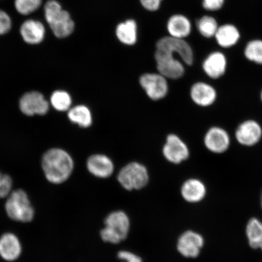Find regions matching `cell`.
<instances>
[{"label": "cell", "instance_id": "f1b7e54d", "mask_svg": "<svg viewBox=\"0 0 262 262\" xmlns=\"http://www.w3.org/2000/svg\"><path fill=\"white\" fill-rule=\"evenodd\" d=\"M12 23L11 16L7 12L0 10V35L7 34L12 28Z\"/></svg>", "mask_w": 262, "mask_h": 262}, {"label": "cell", "instance_id": "8992f818", "mask_svg": "<svg viewBox=\"0 0 262 262\" xmlns=\"http://www.w3.org/2000/svg\"><path fill=\"white\" fill-rule=\"evenodd\" d=\"M117 179L124 189L132 191L145 187L149 181V173L145 166L132 162L120 170Z\"/></svg>", "mask_w": 262, "mask_h": 262}, {"label": "cell", "instance_id": "4fadbf2b", "mask_svg": "<svg viewBox=\"0 0 262 262\" xmlns=\"http://www.w3.org/2000/svg\"><path fill=\"white\" fill-rule=\"evenodd\" d=\"M20 35L26 43L38 45L44 40L46 28L41 22L29 19L23 23L19 29Z\"/></svg>", "mask_w": 262, "mask_h": 262}, {"label": "cell", "instance_id": "f546056e", "mask_svg": "<svg viewBox=\"0 0 262 262\" xmlns=\"http://www.w3.org/2000/svg\"><path fill=\"white\" fill-rule=\"evenodd\" d=\"M224 4V0H204L203 6L208 11H217L222 8Z\"/></svg>", "mask_w": 262, "mask_h": 262}, {"label": "cell", "instance_id": "ac0fdd59", "mask_svg": "<svg viewBox=\"0 0 262 262\" xmlns=\"http://www.w3.org/2000/svg\"><path fill=\"white\" fill-rule=\"evenodd\" d=\"M168 31L170 37L183 39L188 36L191 32V25L189 19L182 15H176L169 19Z\"/></svg>", "mask_w": 262, "mask_h": 262}, {"label": "cell", "instance_id": "1f68e13d", "mask_svg": "<svg viewBox=\"0 0 262 262\" xmlns=\"http://www.w3.org/2000/svg\"><path fill=\"white\" fill-rule=\"evenodd\" d=\"M162 0H140L143 7L150 11L159 9Z\"/></svg>", "mask_w": 262, "mask_h": 262}, {"label": "cell", "instance_id": "4316f807", "mask_svg": "<svg viewBox=\"0 0 262 262\" xmlns=\"http://www.w3.org/2000/svg\"><path fill=\"white\" fill-rule=\"evenodd\" d=\"M245 55L249 60L262 64V41L257 40L248 42Z\"/></svg>", "mask_w": 262, "mask_h": 262}, {"label": "cell", "instance_id": "4dcf8cb0", "mask_svg": "<svg viewBox=\"0 0 262 262\" xmlns=\"http://www.w3.org/2000/svg\"><path fill=\"white\" fill-rule=\"evenodd\" d=\"M118 257L124 262H142L141 258L130 252L126 251H120L118 253Z\"/></svg>", "mask_w": 262, "mask_h": 262}, {"label": "cell", "instance_id": "ba28073f", "mask_svg": "<svg viewBox=\"0 0 262 262\" xmlns=\"http://www.w3.org/2000/svg\"><path fill=\"white\" fill-rule=\"evenodd\" d=\"M140 84L147 96L155 101L160 100L168 93L166 78L160 74H145L140 78Z\"/></svg>", "mask_w": 262, "mask_h": 262}, {"label": "cell", "instance_id": "5b68a950", "mask_svg": "<svg viewBox=\"0 0 262 262\" xmlns=\"http://www.w3.org/2000/svg\"><path fill=\"white\" fill-rule=\"evenodd\" d=\"M6 210L13 220L29 222L34 217V211L27 194L22 189L12 192L6 204Z\"/></svg>", "mask_w": 262, "mask_h": 262}, {"label": "cell", "instance_id": "7c38bea8", "mask_svg": "<svg viewBox=\"0 0 262 262\" xmlns=\"http://www.w3.org/2000/svg\"><path fill=\"white\" fill-rule=\"evenodd\" d=\"M205 145L210 151L220 154L226 151L230 143V139L226 130L218 127H213L206 133Z\"/></svg>", "mask_w": 262, "mask_h": 262}, {"label": "cell", "instance_id": "603a6c76", "mask_svg": "<svg viewBox=\"0 0 262 262\" xmlns=\"http://www.w3.org/2000/svg\"><path fill=\"white\" fill-rule=\"evenodd\" d=\"M249 243L253 248L262 250V224L256 219H252L247 228Z\"/></svg>", "mask_w": 262, "mask_h": 262}, {"label": "cell", "instance_id": "9a60e30c", "mask_svg": "<svg viewBox=\"0 0 262 262\" xmlns=\"http://www.w3.org/2000/svg\"><path fill=\"white\" fill-rule=\"evenodd\" d=\"M190 94L195 103L204 107L211 105L217 97L214 88L203 82H198L193 85Z\"/></svg>", "mask_w": 262, "mask_h": 262}, {"label": "cell", "instance_id": "52a82bcc", "mask_svg": "<svg viewBox=\"0 0 262 262\" xmlns=\"http://www.w3.org/2000/svg\"><path fill=\"white\" fill-rule=\"evenodd\" d=\"M19 107L21 113L27 116H44L48 113L49 103L40 92L31 91L22 96Z\"/></svg>", "mask_w": 262, "mask_h": 262}, {"label": "cell", "instance_id": "7402d4cb", "mask_svg": "<svg viewBox=\"0 0 262 262\" xmlns=\"http://www.w3.org/2000/svg\"><path fill=\"white\" fill-rule=\"evenodd\" d=\"M116 34L123 43L133 45L137 41V25L135 21L129 19L117 26Z\"/></svg>", "mask_w": 262, "mask_h": 262}, {"label": "cell", "instance_id": "8fae6325", "mask_svg": "<svg viewBox=\"0 0 262 262\" xmlns=\"http://www.w3.org/2000/svg\"><path fill=\"white\" fill-rule=\"evenodd\" d=\"M204 245L201 235L192 231L183 234L179 239L178 249L180 253L186 257H196Z\"/></svg>", "mask_w": 262, "mask_h": 262}, {"label": "cell", "instance_id": "6da1fadb", "mask_svg": "<svg viewBox=\"0 0 262 262\" xmlns=\"http://www.w3.org/2000/svg\"><path fill=\"white\" fill-rule=\"evenodd\" d=\"M156 48L157 70L166 78L179 79L185 73L183 65L177 60L174 54H178L186 64L191 65L193 63L192 49L183 39L164 37L157 42Z\"/></svg>", "mask_w": 262, "mask_h": 262}, {"label": "cell", "instance_id": "83f0119b", "mask_svg": "<svg viewBox=\"0 0 262 262\" xmlns=\"http://www.w3.org/2000/svg\"><path fill=\"white\" fill-rule=\"evenodd\" d=\"M12 180L9 175L0 172V198L7 196L11 191Z\"/></svg>", "mask_w": 262, "mask_h": 262}, {"label": "cell", "instance_id": "484cf974", "mask_svg": "<svg viewBox=\"0 0 262 262\" xmlns=\"http://www.w3.org/2000/svg\"><path fill=\"white\" fill-rule=\"evenodd\" d=\"M42 0H15L16 11L22 15L32 14L41 7Z\"/></svg>", "mask_w": 262, "mask_h": 262}, {"label": "cell", "instance_id": "3957f363", "mask_svg": "<svg viewBox=\"0 0 262 262\" xmlns=\"http://www.w3.org/2000/svg\"><path fill=\"white\" fill-rule=\"evenodd\" d=\"M46 21L52 33L59 38L68 37L74 30V23L67 11L56 0H49L44 8Z\"/></svg>", "mask_w": 262, "mask_h": 262}, {"label": "cell", "instance_id": "ffe728a7", "mask_svg": "<svg viewBox=\"0 0 262 262\" xmlns=\"http://www.w3.org/2000/svg\"><path fill=\"white\" fill-rule=\"evenodd\" d=\"M215 37L221 47L230 48L237 43L240 38V33L234 26L225 25L218 28Z\"/></svg>", "mask_w": 262, "mask_h": 262}, {"label": "cell", "instance_id": "e0dca14e", "mask_svg": "<svg viewBox=\"0 0 262 262\" xmlns=\"http://www.w3.org/2000/svg\"><path fill=\"white\" fill-rule=\"evenodd\" d=\"M21 247L17 237L12 234H6L0 238V255L4 259L12 261L20 255Z\"/></svg>", "mask_w": 262, "mask_h": 262}, {"label": "cell", "instance_id": "d4e9b609", "mask_svg": "<svg viewBox=\"0 0 262 262\" xmlns=\"http://www.w3.org/2000/svg\"><path fill=\"white\" fill-rule=\"evenodd\" d=\"M198 28L201 34L206 38L215 36L218 29V25L215 19L212 16H205L199 19Z\"/></svg>", "mask_w": 262, "mask_h": 262}, {"label": "cell", "instance_id": "5bb4252c", "mask_svg": "<svg viewBox=\"0 0 262 262\" xmlns=\"http://www.w3.org/2000/svg\"><path fill=\"white\" fill-rule=\"evenodd\" d=\"M88 171L98 178L106 179L113 174L114 163L109 157L103 155H94L87 160Z\"/></svg>", "mask_w": 262, "mask_h": 262}, {"label": "cell", "instance_id": "277c9868", "mask_svg": "<svg viewBox=\"0 0 262 262\" xmlns=\"http://www.w3.org/2000/svg\"><path fill=\"white\" fill-rule=\"evenodd\" d=\"M105 227L101 231L102 240L117 244L126 239L128 234L130 222L125 213L116 211L107 216L104 221Z\"/></svg>", "mask_w": 262, "mask_h": 262}, {"label": "cell", "instance_id": "30bf717a", "mask_svg": "<svg viewBox=\"0 0 262 262\" xmlns=\"http://www.w3.org/2000/svg\"><path fill=\"white\" fill-rule=\"evenodd\" d=\"M262 130L258 123L248 120L242 123L235 132V137L239 143L245 146H253L259 142Z\"/></svg>", "mask_w": 262, "mask_h": 262}, {"label": "cell", "instance_id": "7a4b0ae2", "mask_svg": "<svg viewBox=\"0 0 262 262\" xmlns=\"http://www.w3.org/2000/svg\"><path fill=\"white\" fill-rule=\"evenodd\" d=\"M45 178L54 184H60L70 178L74 168L73 158L65 150L53 147L45 152L41 159Z\"/></svg>", "mask_w": 262, "mask_h": 262}, {"label": "cell", "instance_id": "d6a6232c", "mask_svg": "<svg viewBox=\"0 0 262 262\" xmlns=\"http://www.w3.org/2000/svg\"><path fill=\"white\" fill-rule=\"evenodd\" d=\"M261 99L262 100V91H261Z\"/></svg>", "mask_w": 262, "mask_h": 262}, {"label": "cell", "instance_id": "d6986e66", "mask_svg": "<svg viewBox=\"0 0 262 262\" xmlns=\"http://www.w3.org/2000/svg\"><path fill=\"white\" fill-rule=\"evenodd\" d=\"M183 198L186 201L195 203L201 201L206 194L205 186L198 179H189L184 183L181 189Z\"/></svg>", "mask_w": 262, "mask_h": 262}, {"label": "cell", "instance_id": "836d02e7", "mask_svg": "<svg viewBox=\"0 0 262 262\" xmlns=\"http://www.w3.org/2000/svg\"><path fill=\"white\" fill-rule=\"evenodd\" d=\"M261 206H262V195H261Z\"/></svg>", "mask_w": 262, "mask_h": 262}, {"label": "cell", "instance_id": "2e32d148", "mask_svg": "<svg viewBox=\"0 0 262 262\" xmlns=\"http://www.w3.org/2000/svg\"><path fill=\"white\" fill-rule=\"evenodd\" d=\"M205 73L212 78H219L225 73L227 69V59L220 52H212L203 64Z\"/></svg>", "mask_w": 262, "mask_h": 262}, {"label": "cell", "instance_id": "9c48e42d", "mask_svg": "<svg viewBox=\"0 0 262 262\" xmlns=\"http://www.w3.org/2000/svg\"><path fill=\"white\" fill-rule=\"evenodd\" d=\"M163 155L168 162L179 164L188 158L189 151L187 145L180 137L170 134L163 147Z\"/></svg>", "mask_w": 262, "mask_h": 262}, {"label": "cell", "instance_id": "44dd1931", "mask_svg": "<svg viewBox=\"0 0 262 262\" xmlns=\"http://www.w3.org/2000/svg\"><path fill=\"white\" fill-rule=\"evenodd\" d=\"M69 120L81 127L86 128L93 124V114L90 108L83 104L72 107L68 111Z\"/></svg>", "mask_w": 262, "mask_h": 262}, {"label": "cell", "instance_id": "cb8c5ba5", "mask_svg": "<svg viewBox=\"0 0 262 262\" xmlns=\"http://www.w3.org/2000/svg\"><path fill=\"white\" fill-rule=\"evenodd\" d=\"M50 103L55 110L60 112L68 111L72 107L73 100L71 95L63 90L53 92L50 98Z\"/></svg>", "mask_w": 262, "mask_h": 262}]
</instances>
